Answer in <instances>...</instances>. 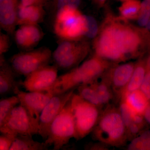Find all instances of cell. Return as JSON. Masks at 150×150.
I'll use <instances>...</instances> for the list:
<instances>
[{
    "label": "cell",
    "instance_id": "obj_7",
    "mask_svg": "<svg viewBox=\"0 0 150 150\" xmlns=\"http://www.w3.org/2000/svg\"><path fill=\"white\" fill-rule=\"evenodd\" d=\"M71 107L76 132V140H79L92 132L102 110L75 93L72 96Z\"/></svg>",
    "mask_w": 150,
    "mask_h": 150
},
{
    "label": "cell",
    "instance_id": "obj_33",
    "mask_svg": "<svg viewBox=\"0 0 150 150\" xmlns=\"http://www.w3.org/2000/svg\"><path fill=\"white\" fill-rule=\"evenodd\" d=\"M48 0H21L20 4L23 6L32 5L43 6Z\"/></svg>",
    "mask_w": 150,
    "mask_h": 150
},
{
    "label": "cell",
    "instance_id": "obj_11",
    "mask_svg": "<svg viewBox=\"0 0 150 150\" xmlns=\"http://www.w3.org/2000/svg\"><path fill=\"white\" fill-rule=\"evenodd\" d=\"M58 70L54 65L42 67L25 77L21 86L28 92L49 91L58 77Z\"/></svg>",
    "mask_w": 150,
    "mask_h": 150
},
{
    "label": "cell",
    "instance_id": "obj_13",
    "mask_svg": "<svg viewBox=\"0 0 150 150\" xmlns=\"http://www.w3.org/2000/svg\"><path fill=\"white\" fill-rule=\"evenodd\" d=\"M20 101V104L33 117L39 121L43 108L55 94L52 91L45 92H25L18 87L15 91Z\"/></svg>",
    "mask_w": 150,
    "mask_h": 150
},
{
    "label": "cell",
    "instance_id": "obj_21",
    "mask_svg": "<svg viewBox=\"0 0 150 150\" xmlns=\"http://www.w3.org/2000/svg\"><path fill=\"white\" fill-rule=\"evenodd\" d=\"M100 79L99 81L98 79L91 84L95 90L100 102L105 106L109 105L115 97L110 85L104 80L101 78Z\"/></svg>",
    "mask_w": 150,
    "mask_h": 150
},
{
    "label": "cell",
    "instance_id": "obj_17",
    "mask_svg": "<svg viewBox=\"0 0 150 150\" xmlns=\"http://www.w3.org/2000/svg\"><path fill=\"white\" fill-rule=\"evenodd\" d=\"M45 14L43 6H23L19 4L17 24L38 25L43 21Z\"/></svg>",
    "mask_w": 150,
    "mask_h": 150
},
{
    "label": "cell",
    "instance_id": "obj_8",
    "mask_svg": "<svg viewBox=\"0 0 150 150\" xmlns=\"http://www.w3.org/2000/svg\"><path fill=\"white\" fill-rule=\"evenodd\" d=\"M0 132L16 137L18 135H39V121L20 103L12 110L1 126Z\"/></svg>",
    "mask_w": 150,
    "mask_h": 150
},
{
    "label": "cell",
    "instance_id": "obj_24",
    "mask_svg": "<svg viewBox=\"0 0 150 150\" xmlns=\"http://www.w3.org/2000/svg\"><path fill=\"white\" fill-rule=\"evenodd\" d=\"M77 88L78 94L83 98L102 109L104 106L100 100L96 91L91 83L83 85Z\"/></svg>",
    "mask_w": 150,
    "mask_h": 150
},
{
    "label": "cell",
    "instance_id": "obj_30",
    "mask_svg": "<svg viewBox=\"0 0 150 150\" xmlns=\"http://www.w3.org/2000/svg\"><path fill=\"white\" fill-rule=\"evenodd\" d=\"M11 43L9 37L8 33L1 32L0 33V56L4 55L8 51Z\"/></svg>",
    "mask_w": 150,
    "mask_h": 150
},
{
    "label": "cell",
    "instance_id": "obj_38",
    "mask_svg": "<svg viewBox=\"0 0 150 150\" xmlns=\"http://www.w3.org/2000/svg\"><path fill=\"white\" fill-rule=\"evenodd\" d=\"M120 1H122L125 2L126 1H129V0H120Z\"/></svg>",
    "mask_w": 150,
    "mask_h": 150
},
{
    "label": "cell",
    "instance_id": "obj_10",
    "mask_svg": "<svg viewBox=\"0 0 150 150\" xmlns=\"http://www.w3.org/2000/svg\"><path fill=\"white\" fill-rule=\"evenodd\" d=\"M75 89L54 95L43 108L39 118V135L44 141L48 137L51 123L74 93Z\"/></svg>",
    "mask_w": 150,
    "mask_h": 150
},
{
    "label": "cell",
    "instance_id": "obj_2",
    "mask_svg": "<svg viewBox=\"0 0 150 150\" xmlns=\"http://www.w3.org/2000/svg\"><path fill=\"white\" fill-rule=\"evenodd\" d=\"M114 64L93 55L81 64L58 76L50 90L56 94L91 83Z\"/></svg>",
    "mask_w": 150,
    "mask_h": 150
},
{
    "label": "cell",
    "instance_id": "obj_35",
    "mask_svg": "<svg viewBox=\"0 0 150 150\" xmlns=\"http://www.w3.org/2000/svg\"><path fill=\"white\" fill-rule=\"evenodd\" d=\"M99 6H102L105 3L106 0H93Z\"/></svg>",
    "mask_w": 150,
    "mask_h": 150
},
{
    "label": "cell",
    "instance_id": "obj_19",
    "mask_svg": "<svg viewBox=\"0 0 150 150\" xmlns=\"http://www.w3.org/2000/svg\"><path fill=\"white\" fill-rule=\"evenodd\" d=\"M147 70L146 60L140 59L138 62H136L134 72L129 83L121 93L120 100L121 98L126 94L139 89Z\"/></svg>",
    "mask_w": 150,
    "mask_h": 150
},
{
    "label": "cell",
    "instance_id": "obj_32",
    "mask_svg": "<svg viewBox=\"0 0 150 150\" xmlns=\"http://www.w3.org/2000/svg\"><path fill=\"white\" fill-rule=\"evenodd\" d=\"M108 145L105 144L102 142L98 143H89L86 145L85 147V149L92 150H105L108 149Z\"/></svg>",
    "mask_w": 150,
    "mask_h": 150
},
{
    "label": "cell",
    "instance_id": "obj_16",
    "mask_svg": "<svg viewBox=\"0 0 150 150\" xmlns=\"http://www.w3.org/2000/svg\"><path fill=\"white\" fill-rule=\"evenodd\" d=\"M0 95L1 96L10 93H14L20 82L18 83L16 80V73L11 67L9 62H6L4 55L0 56Z\"/></svg>",
    "mask_w": 150,
    "mask_h": 150
},
{
    "label": "cell",
    "instance_id": "obj_9",
    "mask_svg": "<svg viewBox=\"0 0 150 150\" xmlns=\"http://www.w3.org/2000/svg\"><path fill=\"white\" fill-rule=\"evenodd\" d=\"M52 53L49 48H41L21 52L11 58L9 64L16 74L28 75L49 65Z\"/></svg>",
    "mask_w": 150,
    "mask_h": 150
},
{
    "label": "cell",
    "instance_id": "obj_29",
    "mask_svg": "<svg viewBox=\"0 0 150 150\" xmlns=\"http://www.w3.org/2000/svg\"><path fill=\"white\" fill-rule=\"evenodd\" d=\"M81 0H54V6L56 11L65 6L78 8Z\"/></svg>",
    "mask_w": 150,
    "mask_h": 150
},
{
    "label": "cell",
    "instance_id": "obj_15",
    "mask_svg": "<svg viewBox=\"0 0 150 150\" xmlns=\"http://www.w3.org/2000/svg\"><path fill=\"white\" fill-rule=\"evenodd\" d=\"M19 0H0V25L7 33L13 35L17 21Z\"/></svg>",
    "mask_w": 150,
    "mask_h": 150
},
{
    "label": "cell",
    "instance_id": "obj_36",
    "mask_svg": "<svg viewBox=\"0 0 150 150\" xmlns=\"http://www.w3.org/2000/svg\"><path fill=\"white\" fill-rule=\"evenodd\" d=\"M146 62L147 69L150 71V54L149 55L147 59H146Z\"/></svg>",
    "mask_w": 150,
    "mask_h": 150
},
{
    "label": "cell",
    "instance_id": "obj_1",
    "mask_svg": "<svg viewBox=\"0 0 150 150\" xmlns=\"http://www.w3.org/2000/svg\"><path fill=\"white\" fill-rule=\"evenodd\" d=\"M109 16L94 42L95 55L114 64L142 56L150 48V33Z\"/></svg>",
    "mask_w": 150,
    "mask_h": 150
},
{
    "label": "cell",
    "instance_id": "obj_18",
    "mask_svg": "<svg viewBox=\"0 0 150 150\" xmlns=\"http://www.w3.org/2000/svg\"><path fill=\"white\" fill-rule=\"evenodd\" d=\"M125 103L132 110L143 115L147 108L149 100L140 89L126 94L120 99Z\"/></svg>",
    "mask_w": 150,
    "mask_h": 150
},
{
    "label": "cell",
    "instance_id": "obj_34",
    "mask_svg": "<svg viewBox=\"0 0 150 150\" xmlns=\"http://www.w3.org/2000/svg\"><path fill=\"white\" fill-rule=\"evenodd\" d=\"M144 117L146 122L150 124V100L149 105L144 113Z\"/></svg>",
    "mask_w": 150,
    "mask_h": 150
},
{
    "label": "cell",
    "instance_id": "obj_26",
    "mask_svg": "<svg viewBox=\"0 0 150 150\" xmlns=\"http://www.w3.org/2000/svg\"><path fill=\"white\" fill-rule=\"evenodd\" d=\"M137 20L141 27H146L150 19V0H144L141 3Z\"/></svg>",
    "mask_w": 150,
    "mask_h": 150
},
{
    "label": "cell",
    "instance_id": "obj_37",
    "mask_svg": "<svg viewBox=\"0 0 150 150\" xmlns=\"http://www.w3.org/2000/svg\"><path fill=\"white\" fill-rule=\"evenodd\" d=\"M146 29L148 30H150V19L149 21L148 22V24L146 26Z\"/></svg>",
    "mask_w": 150,
    "mask_h": 150
},
{
    "label": "cell",
    "instance_id": "obj_20",
    "mask_svg": "<svg viewBox=\"0 0 150 150\" xmlns=\"http://www.w3.org/2000/svg\"><path fill=\"white\" fill-rule=\"evenodd\" d=\"M33 136L18 135L10 150H46L49 146L45 142L40 143L34 141Z\"/></svg>",
    "mask_w": 150,
    "mask_h": 150
},
{
    "label": "cell",
    "instance_id": "obj_4",
    "mask_svg": "<svg viewBox=\"0 0 150 150\" xmlns=\"http://www.w3.org/2000/svg\"><path fill=\"white\" fill-rule=\"evenodd\" d=\"M54 32L62 40H80L86 37V15L78 8L65 6L56 11L54 25Z\"/></svg>",
    "mask_w": 150,
    "mask_h": 150
},
{
    "label": "cell",
    "instance_id": "obj_22",
    "mask_svg": "<svg viewBox=\"0 0 150 150\" xmlns=\"http://www.w3.org/2000/svg\"><path fill=\"white\" fill-rule=\"evenodd\" d=\"M141 6V2L138 0H129L123 2L119 8L121 18L125 21L137 18Z\"/></svg>",
    "mask_w": 150,
    "mask_h": 150
},
{
    "label": "cell",
    "instance_id": "obj_27",
    "mask_svg": "<svg viewBox=\"0 0 150 150\" xmlns=\"http://www.w3.org/2000/svg\"><path fill=\"white\" fill-rule=\"evenodd\" d=\"M87 22V33L86 38H95L99 32L98 25L95 19L90 16L86 15Z\"/></svg>",
    "mask_w": 150,
    "mask_h": 150
},
{
    "label": "cell",
    "instance_id": "obj_12",
    "mask_svg": "<svg viewBox=\"0 0 150 150\" xmlns=\"http://www.w3.org/2000/svg\"><path fill=\"white\" fill-rule=\"evenodd\" d=\"M135 65V62L114 64L100 77L110 85L117 99L120 100L121 93L129 83Z\"/></svg>",
    "mask_w": 150,
    "mask_h": 150
},
{
    "label": "cell",
    "instance_id": "obj_28",
    "mask_svg": "<svg viewBox=\"0 0 150 150\" xmlns=\"http://www.w3.org/2000/svg\"><path fill=\"white\" fill-rule=\"evenodd\" d=\"M16 137L8 134H2L0 135V150H10Z\"/></svg>",
    "mask_w": 150,
    "mask_h": 150
},
{
    "label": "cell",
    "instance_id": "obj_25",
    "mask_svg": "<svg viewBox=\"0 0 150 150\" xmlns=\"http://www.w3.org/2000/svg\"><path fill=\"white\" fill-rule=\"evenodd\" d=\"M127 149L129 150H150V130L141 132L131 140Z\"/></svg>",
    "mask_w": 150,
    "mask_h": 150
},
{
    "label": "cell",
    "instance_id": "obj_23",
    "mask_svg": "<svg viewBox=\"0 0 150 150\" xmlns=\"http://www.w3.org/2000/svg\"><path fill=\"white\" fill-rule=\"evenodd\" d=\"M20 103L18 96H15L0 100V126L2 125L10 113L16 106Z\"/></svg>",
    "mask_w": 150,
    "mask_h": 150
},
{
    "label": "cell",
    "instance_id": "obj_31",
    "mask_svg": "<svg viewBox=\"0 0 150 150\" xmlns=\"http://www.w3.org/2000/svg\"><path fill=\"white\" fill-rule=\"evenodd\" d=\"M139 89L150 100V71L147 70L146 73Z\"/></svg>",
    "mask_w": 150,
    "mask_h": 150
},
{
    "label": "cell",
    "instance_id": "obj_5",
    "mask_svg": "<svg viewBox=\"0 0 150 150\" xmlns=\"http://www.w3.org/2000/svg\"><path fill=\"white\" fill-rule=\"evenodd\" d=\"M71 98L72 97L51 123L48 137L44 141L48 146H53V150L61 149L72 138L76 139Z\"/></svg>",
    "mask_w": 150,
    "mask_h": 150
},
{
    "label": "cell",
    "instance_id": "obj_3",
    "mask_svg": "<svg viewBox=\"0 0 150 150\" xmlns=\"http://www.w3.org/2000/svg\"><path fill=\"white\" fill-rule=\"evenodd\" d=\"M94 141L109 146L121 147L128 142L127 131L119 108L108 105L91 132Z\"/></svg>",
    "mask_w": 150,
    "mask_h": 150
},
{
    "label": "cell",
    "instance_id": "obj_14",
    "mask_svg": "<svg viewBox=\"0 0 150 150\" xmlns=\"http://www.w3.org/2000/svg\"><path fill=\"white\" fill-rule=\"evenodd\" d=\"M15 31L17 45L22 49L29 50L35 47L43 37V33L38 25H23Z\"/></svg>",
    "mask_w": 150,
    "mask_h": 150
},
{
    "label": "cell",
    "instance_id": "obj_6",
    "mask_svg": "<svg viewBox=\"0 0 150 150\" xmlns=\"http://www.w3.org/2000/svg\"><path fill=\"white\" fill-rule=\"evenodd\" d=\"M90 49L88 42L80 40H62L52 53V61L58 69L70 71L85 59Z\"/></svg>",
    "mask_w": 150,
    "mask_h": 150
}]
</instances>
